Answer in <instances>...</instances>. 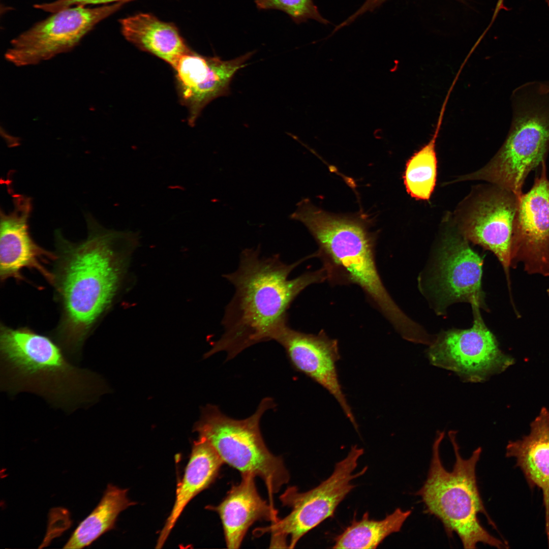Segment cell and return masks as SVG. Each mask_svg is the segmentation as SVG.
<instances>
[{"instance_id": "obj_24", "label": "cell", "mask_w": 549, "mask_h": 549, "mask_svg": "<svg viewBox=\"0 0 549 549\" xmlns=\"http://www.w3.org/2000/svg\"><path fill=\"white\" fill-rule=\"evenodd\" d=\"M259 10H278L286 13L296 23L314 19L323 24L329 22L320 14L312 0H256Z\"/></svg>"}, {"instance_id": "obj_23", "label": "cell", "mask_w": 549, "mask_h": 549, "mask_svg": "<svg viewBox=\"0 0 549 549\" xmlns=\"http://www.w3.org/2000/svg\"><path fill=\"white\" fill-rule=\"evenodd\" d=\"M446 104H443L436 128L430 140L408 160L403 175L408 193L419 200H429L436 186L437 158L436 144Z\"/></svg>"}, {"instance_id": "obj_5", "label": "cell", "mask_w": 549, "mask_h": 549, "mask_svg": "<svg viewBox=\"0 0 549 549\" xmlns=\"http://www.w3.org/2000/svg\"><path fill=\"white\" fill-rule=\"evenodd\" d=\"M456 432H449L455 455L451 471L443 466L440 446L444 432H438L432 446V455L427 478L416 493L425 506L426 513L434 515L443 525L448 537L455 533L465 548H475L482 543L497 548L508 544L492 535L480 524L478 514L485 515L490 525L496 526L484 506L477 482L476 468L481 448L464 459L456 440Z\"/></svg>"}, {"instance_id": "obj_8", "label": "cell", "mask_w": 549, "mask_h": 549, "mask_svg": "<svg viewBox=\"0 0 549 549\" xmlns=\"http://www.w3.org/2000/svg\"><path fill=\"white\" fill-rule=\"evenodd\" d=\"M363 452L357 445L352 446L346 457L336 464L331 475L308 492L299 493L297 487H289L280 499L283 506L291 509L289 514L268 527L256 529V535L270 533L271 547L283 545L287 548L289 536L288 548H294L303 536L333 516L339 504L355 487L352 480L365 473L367 467L353 473Z\"/></svg>"}, {"instance_id": "obj_1", "label": "cell", "mask_w": 549, "mask_h": 549, "mask_svg": "<svg viewBox=\"0 0 549 549\" xmlns=\"http://www.w3.org/2000/svg\"><path fill=\"white\" fill-rule=\"evenodd\" d=\"M87 235L74 242L54 232L56 258L51 270L59 318L48 334L69 358L80 357L86 341L114 302L137 233L108 230L85 215Z\"/></svg>"}, {"instance_id": "obj_19", "label": "cell", "mask_w": 549, "mask_h": 549, "mask_svg": "<svg viewBox=\"0 0 549 549\" xmlns=\"http://www.w3.org/2000/svg\"><path fill=\"white\" fill-rule=\"evenodd\" d=\"M223 464L205 439L199 437L193 442L189 462L176 491L173 506L159 535L156 548L163 547L186 506L214 482Z\"/></svg>"}, {"instance_id": "obj_10", "label": "cell", "mask_w": 549, "mask_h": 549, "mask_svg": "<svg viewBox=\"0 0 549 549\" xmlns=\"http://www.w3.org/2000/svg\"><path fill=\"white\" fill-rule=\"evenodd\" d=\"M472 307V326L440 333L429 345L427 355L432 364L451 371L465 381L479 382L503 372L514 360L499 348L481 317L480 307Z\"/></svg>"}, {"instance_id": "obj_7", "label": "cell", "mask_w": 549, "mask_h": 549, "mask_svg": "<svg viewBox=\"0 0 549 549\" xmlns=\"http://www.w3.org/2000/svg\"><path fill=\"white\" fill-rule=\"evenodd\" d=\"M274 406L271 398H265L254 414L238 420L223 414L218 406L208 404L201 408L200 418L193 428V432L210 444L224 463L239 471L241 475L261 478L272 506L273 495L290 479L283 459L270 452L260 432L263 414Z\"/></svg>"}, {"instance_id": "obj_16", "label": "cell", "mask_w": 549, "mask_h": 549, "mask_svg": "<svg viewBox=\"0 0 549 549\" xmlns=\"http://www.w3.org/2000/svg\"><path fill=\"white\" fill-rule=\"evenodd\" d=\"M483 261L467 243L455 236L446 237L435 265V292L443 306L458 301L484 308L481 287Z\"/></svg>"}, {"instance_id": "obj_6", "label": "cell", "mask_w": 549, "mask_h": 549, "mask_svg": "<svg viewBox=\"0 0 549 549\" xmlns=\"http://www.w3.org/2000/svg\"><path fill=\"white\" fill-rule=\"evenodd\" d=\"M511 102V126L500 149L484 167L458 180H486L518 197L528 175L549 151V81L517 87Z\"/></svg>"}, {"instance_id": "obj_20", "label": "cell", "mask_w": 549, "mask_h": 549, "mask_svg": "<svg viewBox=\"0 0 549 549\" xmlns=\"http://www.w3.org/2000/svg\"><path fill=\"white\" fill-rule=\"evenodd\" d=\"M123 36L139 49L155 55L173 68L191 50L177 26L150 13H139L119 21Z\"/></svg>"}, {"instance_id": "obj_11", "label": "cell", "mask_w": 549, "mask_h": 549, "mask_svg": "<svg viewBox=\"0 0 549 549\" xmlns=\"http://www.w3.org/2000/svg\"><path fill=\"white\" fill-rule=\"evenodd\" d=\"M519 262L530 274L549 276V180L545 161L531 189L518 197L511 266Z\"/></svg>"}, {"instance_id": "obj_22", "label": "cell", "mask_w": 549, "mask_h": 549, "mask_svg": "<svg viewBox=\"0 0 549 549\" xmlns=\"http://www.w3.org/2000/svg\"><path fill=\"white\" fill-rule=\"evenodd\" d=\"M412 511L396 508L384 519L369 518L365 512L360 520L351 525L334 538L333 548H376L389 535L399 532Z\"/></svg>"}, {"instance_id": "obj_18", "label": "cell", "mask_w": 549, "mask_h": 549, "mask_svg": "<svg viewBox=\"0 0 549 549\" xmlns=\"http://www.w3.org/2000/svg\"><path fill=\"white\" fill-rule=\"evenodd\" d=\"M506 456L513 458L531 488L542 493L545 530L549 547V410L541 408L530 424L529 433L521 439L509 441Z\"/></svg>"}, {"instance_id": "obj_2", "label": "cell", "mask_w": 549, "mask_h": 549, "mask_svg": "<svg viewBox=\"0 0 549 549\" xmlns=\"http://www.w3.org/2000/svg\"><path fill=\"white\" fill-rule=\"evenodd\" d=\"M260 245L244 249L237 268L223 275L233 286L234 293L222 320L224 332L204 358L224 351L229 360L252 346L275 341L288 325V311L294 299L309 286L327 280L323 267L289 278L313 254L288 264L279 254L260 257Z\"/></svg>"}, {"instance_id": "obj_26", "label": "cell", "mask_w": 549, "mask_h": 549, "mask_svg": "<svg viewBox=\"0 0 549 549\" xmlns=\"http://www.w3.org/2000/svg\"><path fill=\"white\" fill-rule=\"evenodd\" d=\"M386 1L387 0H365L359 9L347 18L348 21L352 23L361 15L369 11H374ZM458 1H463V0Z\"/></svg>"}, {"instance_id": "obj_4", "label": "cell", "mask_w": 549, "mask_h": 549, "mask_svg": "<svg viewBox=\"0 0 549 549\" xmlns=\"http://www.w3.org/2000/svg\"><path fill=\"white\" fill-rule=\"evenodd\" d=\"M295 219L317 241L316 257L321 259L329 282L358 285L404 339L413 341L419 336L421 327L401 310L382 283L375 262L374 239L364 224L326 212L311 201L298 208Z\"/></svg>"}, {"instance_id": "obj_17", "label": "cell", "mask_w": 549, "mask_h": 549, "mask_svg": "<svg viewBox=\"0 0 549 549\" xmlns=\"http://www.w3.org/2000/svg\"><path fill=\"white\" fill-rule=\"evenodd\" d=\"M255 477L251 474L241 475L240 483L233 485L218 505L206 507L219 514L228 548H239L247 531L255 522L272 523L280 519L274 507L260 496Z\"/></svg>"}, {"instance_id": "obj_14", "label": "cell", "mask_w": 549, "mask_h": 549, "mask_svg": "<svg viewBox=\"0 0 549 549\" xmlns=\"http://www.w3.org/2000/svg\"><path fill=\"white\" fill-rule=\"evenodd\" d=\"M478 199L462 220L460 230L466 240L493 252L509 281L511 248L518 197L496 186Z\"/></svg>"}, {"instance_id": "obj_15", "label": "cell", "mask_w": 549, "mask_h": 549, "mask_svg": "<svg viewBox=\"0 0 549 549\" xmlns=\"http://www.w3.org/2000/svg\"><path fill=\"white\" fill-rule=\"evenodd\" d=\"M253 53L252 51L233 59L222 60L218 56H204L190 50L179 58L173 68L182 101L190 110V123H194L211 101L229 94L234 75L247 65V61Z\"/></svg>"}, {"instance_id": "obj_21", "label": "cell", "mask_w": 549, "mask_h": 549, "mask_svg": "<svg viewBox=\"0 0 549 549\" xmlns=\"http://www.w3.org/2000/svg\"><path fill=\"white\" fill-rule=\"evenodd\" d=\"M127 493V489L108 484L99 503L79 524L64 548L79 549L86 547L113 529L119 514L135 504L128 499Z\"/></svg>"}, {"instance_id": "obj_12", "label": "cell", "mask_w": 549, "mask_h": 549, "mask_svg": "<svg viewBox=\"0 0 549 549\" xmlns=\"http://www.w3.org/2000/svg\"><path fill=\"white\" fill-rule=\"evenodd\" d=\"M13 208L7 213L1 211L0 281L4 283L13 279L25 281L24 269L36 270L51 284V270L45 266L56 258L54 252L38 245L29 231V220L33 209L31 198L26 195H13Z\"/></svg>"}, {"instance_id": "obj_27", "label": "cell", "mask_w": 549, "mask_h": 549, "mask_svg": "<svg viewBox=\"0 0 549 549\" xmlns=\"http://www.w3.org/2000/svg\"><path fill=\"white\" fill-rule=\"evenodd\" d=\"M545 2H546V4H547V5L548 6V8H549V0H545Z\"/></svg>"}, {"instance_id": "obj_13", "label": "cell", "mask_w": 549, "mask_h": 549, "mask_svg": "<svg viewBox=\"0 0 549 549\" xmlns=\"http://www.w3.org/2000/svg\"><path fill=\"white\" fill-rule=\"evenodd\" d=\"M282 346L293 368L326 389L336 400L357 431L358 426L343 392L337 369L341 359L338 342L323 330L318 334L302 332L289 324L275 341Z\"/></svg>"}, {"instance_id": "obj_28", "label": "cell", "mask_w": 549, "mask_h": 549, "mask_svg": "<svg viewBox=\"0 0 549 549\" xmlns=\"http://www.w3.org/2000/svg\"><path fill=\"white\" fill-rule=\"evenodd\" d=\"M547 293H548V294L549 295V289L547 290Z\"/></svg>"}, {"instance_id": "obj_25", "label": "cell", "mask_w": 549, "mask_h": 549, "mask_svg": "<svg viewBox=\"0 0 549 549\" xmlns=\"http://www.w3.org/2000/svg\"><path fill=\"white\" fill-rule=\"evenodd\" d=\"M134 0H55L52 2L35 4L34 7L52 13L74 6L90 5H108L116 3H126Z\"/></svg>"}, {"instance_id": "obj_3", "label": "cell", "mask_w": 549, "mask_h": 549, "mask_svg": "<svg viewBox=\"0 0 549 549\" xmlns=\"http://www.w3.org/2000/svg\"><path fill=\"white\" fill-rule=\"evenodd\" d=\"M0 389L11 396L36 394L68 413L93 406L110 390L100 375L73 364L48 334L2 322Z\"/></svg>"}, {"instance_id": "obj_9", "label": "cell", "mask_w": 549, "mask_h": 549, "mask_svg": "<svg viewBox=\"0 0 549 549\" xmlns=\"http://www.w3.org/2000/svg\"><path fill=\"white\" fill-rule=\"evenodd\" d=\"M122 3L95 8L74 6L52 13L11 41L6 59L17 66L37 64L70 51L103 20L119 10Z\"/></svg>"}]
</instances>
